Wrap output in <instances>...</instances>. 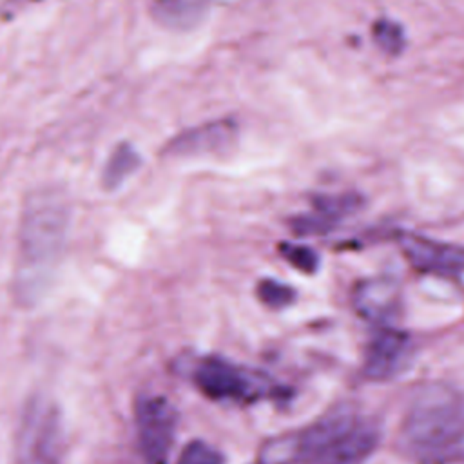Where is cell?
Wrapping results in <instances>:
<instances>
[{
    "mask_svg": "<svg viewBox=\"0 0 464 464\" xmlns=\"http://www.w3.org/2000/svg\"><path fill=\"white\" fill-rule=\"evenodd\" d=\"M71 227L67 196L54 187L34 190L24 203L18 232V292L34 299L60 259Z\"/></svg>",
    "mask_w": 464,
    "mask_h": 464,
    "instance_id": "6da1fadb",
    "label": "cell"
},
{
    "mask_svg": "<svg viewBox=\"0 0 464 464\" xmlns=\"http://www.w3.org/2000/svg\"><path fill=\"white\" fill-rule=\"evenodd\" d=\"M464 426L459 392L446 382L422 384L410 399L402 420L408 446L422 455H444Z\"/></svg>",
    "mask_w": 464,
    "mask_h": 464,
    "instance_id": "7a4b0ae2",
    "label": "cell"
},
{
    "mask_svg": "<svg viewBox=\"0 0 464 464\" xmlns=\"http://www.w3.org/2000/svg\"><path fill=\"white\" fill-rule=\"evenodd\" d=\"M14 464H63V431L56 406L33 399L20 419Z\"/></svg>",
    "mask_w": 464,
    "mask_h": 464,
    "instance_id": "3957f363",
    "label": "cell"
},
{
    "mask_svg": "<svg viewBox=\"0 0 464 464\" xmlns=\"http://www.w3.org/2000/svg\"><path fill=\"white\" fill-rule=\"evenodd\" d=\"M138 444L147 464H167L176 439V410L163 395H143L136 402Z\"/></svg>",
    "mask_w": 464,
    "mask_h": 464,
    "instance_id": "277c9868",
    "label": "cell"
},
{
    "mask_svg": "<svg viewBox=\"0 0 464 464\" xmlns=\"http://www.w3.org/2000/svg\"><path fill=\"white\" fill-rule=\"evenodd\" d=\"M198 390L212 401H246L257 393V384L243 368L223 361L207 359L194 373Z\"/></svg>",
    "mask_w": 464,
    "mask_h": 464,
    "instance_id": "5b68a950",
    "label": "cell"
},
{
    "mask_svg": "<svg viewBox=\"0 0 464 464\" xmlns=\"http://www.w3.org/2000/svg\"><path fill=\"white\" fill-rule=\"evenodd\" d=\"M377 430L372 424L353 419L310 460V464H362L377 446Z\"/></svg>",
    "mask_w": 464,
    "mask_h": 464,
    "instance_id": "8992f818",
    "label": "cell"
},
{
    "mask_svg": "<svg viewBox=\"0 0 464 464\" xmlns=\"http://www.w3.org/2000/svg\"><path fill=\"white\" fill-rule=\"evenodd\" d=\"M236 136L232 120H214L198 127H190L174 136L167 145L169 156L194 158L207 156L227 149Z\"/></svg>",
    "mask_w": 464,
    "mask_h": 464,
    "instance_id": "52a82bcc",
    "label": "cell"
},
{
    "mask_svg": "<svg viewBox=\"0 0 464 464\" xmlns=\"http://www.w3.org/2000/svg\"><path fill=\"white\" fill-rule=\"evenodd\" d=\"M353 308L368 321L382 323L392 319L401 304V290L393 279L373 277L361 281L352 295Z\"/></svg>",
    "mask_w": 464,
    "mask_h": 464,
    "instance_id": "ba28073f",
    "label": "cell"
},
{
    "mask_svg": "<svg viewBox=\"0 0 464 464\" xmlns=\"http://www.w3.org/2000/svg\"><path fill=\"white\" fill-rule=\"evenodd\" d=\"M402 248L408 259L422 268L431 272H457L464 270V248L431 241L428 237L406 236L402 239Z\"/></svg>",
    "mask_w": 464,
    "mask_h": 464,
    "instance_id": "9c48e42d",
    "label": "cell"
},
{
    "mask_svg": "<svg viewBox=\"0 0 464 464\" xmlns=\"http://www.w3.org/2000/svg\"><path fill=\"white\" fill-rule=\"evenodd\" d=\"M408 353V337L397 330L382 328L379 330L366 350V373L373 379H382L393 375Z\"/></svg>",
    "mask_w": 464,
    "mask_h": 464,
    "instance_id": "30bf717a",
    "label": "cell"
},
{
    "mask_svg": "<svg viewBox=\"0 0 464 464\" xmlns=\"http://www.w3.org/2000/svg\"><path fill=\"white\" fill-rule=\"evenodd\" d=\"M150 13L165 27L185 29L203 16L205 0H154Z\"/></svg>",
    "mask_w": 464,
    "mask_h": 464,
    "instance_id": "8fae6325",
    "label": "cell"
},
{
    "mask_svg": "<svg viewBox=\"0 0 464 464\" xmlns=\"http://www.w3.org/2000/svg\"><path fill=\"white\" fill-rule=\"evenodd\" d=\"M140 165V156L136 152L134 147H130L129 143H121L118 145L107 163H105V169H103V174H102V181H103V187L107 190H114L118 188Z\"/></svg>",
    "mask_w": 464,
    "mask_h": 464,
    "instance_id": "7c38bea8",
    "label": "cell"
},
{
    "mask_svg": "<svg viewBox=\"0 0 464 464\" xmlns=\"http://www.w3.org/2000/svg\"><path fill=\"white\" fill-rule=\"evenodd\" d=\"M373 40L384 53H390V54H395L404 47L402 29L395 22H390V20L375 22Z\"/></svg>",
    "mask_w": 464,
    "mask_h": 464,
    "instance_id": "4fadbf2b",
    "label": "cell"
},
{
    "mask_svg": "<svg viewBox=\"0 0 464 464\" xmlns=\"http://www.w3.org/2000/svg\"><path fill=\"white\" fill-rule=\"evenodd\" d=\"M178 464H223V455L203 440H192L183 448Z\"/></svg>",
    "mask_w": 464,
    "mask_h": 464,
    "instance_id": "5bb4252c",
    "label": "cell"
},
{
    "mask_svg": "<svg viewBox=\"0 0 464 464\" xmlns=\"http://www.w3.org/2000/svg\"><path fill=\"white\" fill-rule=\"evenodd\" d=\"M259 299L268 306H285L292 299V290L277 281H263L257 288Z\"/></svg>",
    "mask_w": 464,
    "mask_h": 464,
    "instance_id": "9a60e30c",
    "label": "cell"
},
{
    "mask_svg": "<svg viewBox=\"0 0 464 464\" xmlns=\"http://www.w3.org/2000/svg\"><path fill=\"white\" fill-rule=\"evenodd\" d=\"M315 205H317V210H321V214L341 216V214L353 210L359 205V201L352 196H348V198L334 196V198H319Z\"/></svg>",
    "mask_w": 464,
    "mask_h": 464,
    "instance_id": "2e32d148",
    "label": "cell"
},
{
    "mask_svg": "<svg viewBox=\"0 0 464 464\" xmlns=\"http://www.w3.org/2000/svg\"><path fill=\"white\" fill-rule=\"evenodd\" d=\"M285 256L294 266H297L299 270H304V272H312L317 265V256L314 254V250H310L306 246H295V245L285 246Z\"/></svg>",
    "mask_w": 464,
    "mask_h": 464,
    "instance_id": "e0dca14e",
    "label": "cell"
},
{
    "mask_svg": "<svg viewBox=\"0 0 464 464\" xmlns=\"http://www.w3.org/2000/svg\"><path fill=\"white\" fill-rule=\"evenodd\" d=\"M444 455L453 457V459H464V426H462L457 439L453 440V444L448 448V451Z\"/></svg>",
    "mask_w": 464,
    "mask_h": 464,
    "instance_id": "ac0fdd59",
    "label": "cell"
}]
</instances>
